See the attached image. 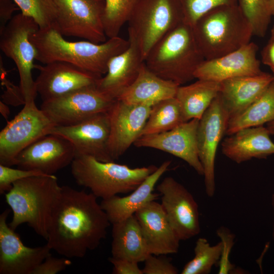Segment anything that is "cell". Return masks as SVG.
<instances>
[{"label":"cell","mask_w":274,"mask_h":274,"mask_svg":"<svg viewBox=\"0 0 274 274\" xmlns=\"http://www.w3.org/2000/svg\"><path fill=\"white\" fill-rule=\"evenodd\" d=\"M140 0H104L103 24L109 38L118 37Z\"/></svg>","instance_id":"1f68e13d"},{"label":"cell","mask_w":274,"mask_h":274,"mask_svg":"<svg viewBox=\"0 0 274 274\" xmlns=\"http://www.w3.org/2000/svg\"><path fill=\"white\" fill-rule=\"evenodd\" d=\"M66 257L57 258L50 254L33 270L32 274H56L72 264Z\"/></svg>","instance_id":"f35d334b"},{"label":"cell","mask_w":274,"mask_h":274,"mask_svg":"<svg viewBox=\"0 0 274 274\" xmlns=\"http://www.w3.org/2000/svg\"><path fill=\"white\" fill-rule=\"evenodd\" d=\"M39 29L38 25L32 18L21 13L13 16L0 30L1 50L16 65L25 104L35 101L38 94L32 76L37 50L30 42L29 36Z\"/></svg>","instance_id":"ba28073f"},{"label":"cell","mask_w":274,"mask_h":274,"mask_svg":"<svg viewBox=\"0 0 274 274\" xmlns=\"http://www.w3.org/2000/svg\"><path fill=\"white\" fill-rule=\"evenodd\" d=\"M160 203L180 241L189 239L200 232L198 206L192 194L171 177L157 186Z\"/></svg>","instance_id":"7c38bea8"},{"label":"cell","mask_w":274,"mask_h":274,"mask_svg":"<svg viewBox=\"0 0 274 274\" xmlns=\"http://www.w3.org/2000/svg\"><path fill=\"white\" fill-rule=\"evenodd\" d=\"M10 211L7 209L0 215V274H32L51 249L47 244L25 246L7 222Z\"/></svg>","instance_id":"2e32d148"},{"label":"cell","mask_w":274,"mask_h":274,"mask_svg":"<svg viewBox=\"0 0 274 274\" xmlns=\"http://www.w3.org/2000/svg\"><path fill=\"white\" fill-rule=\"evenodd\" d=\"M1 106V112L3 116L6 118L7 119L8 115L9 114L10 111L9 108L2 101L0 102Z\"/></svg>","instance_id":"ee69618b"},{"label":"cell","mask_w":274,"mask_h":274,"mask_svg":"<svg viewBox=\"0 0 274 274\" xmlns=\"http://www.w3.org/2000/svg\"><path fill=\"white\" fill-rule=\"evenodd\" d=\"M274 120V80L262 95L239 114L229 120L225 134L246 128L263 126Z\"/></svg>","instance_id":"f1b7e54d"},{"label":"cell","mask_w":274,"mask_h":274,"mask_svg":"<svg viewBox=\"0 0 274 274\" xmlns=\"http://www.w3.org/2000/svg\"><path fill=\"white\" fill-rule=\"evenodd\" d=\"M170 163V160L164 161L128 195L120 197L117 195L102 199L100 205L111 224L134 215L147 203L158 198L159 194L153 192L155 186Z\"/></svg>","instance_id":"cb8c5ba5"},{"label":"cell","mask_w":274,"mask_h":274,"mask_svg":"<svg viewBox=\"0 0 274 274\" xmlns=\"http://www.w3.org/2000/svg\"><path fill=\"white\" fill-rule=\"evenodd\" d=\"M95 1H97V2H102V1H104V0H94Z\"/></svg>","instance_id":"681fc988"},{"label":"cell","mask_w":274,"mask_h":274,"mask_svg":"<svg viewBox=\"0 0 274 274\" xmlns=\"http://www.w3.org/2000/svg\"><path fill=\"white\" fill-rule=\"evenodd\" d=\"M270 135L263 126L241 129L223 140L222 153L237 163L252 158H265L274 154V143Z\"/></svg>","instance_id":"d4e9b609"},{"label":"cell","mask_w":274,"mask_h":274,"mask_svg":"<svg viewBox=\"0 0 274 274\" xmlns=\"http://www.w3.org/2000/svg\"><path fill=\"white\" fill-rule=\"evenodd\" d=\"M228 118L219 94L199 120L197 142L198 156L203 168L206 193L213 197L216 191L215 163L219 143L226 133Z\"/></svg>","instance_id":"4fadbf2b"},{"label":"cell","mask_w":274,"mask_h":274,"mask_svg":"<svg viewBox=\"0 0 274 274\" xmlns=\"http://www.w3.org/2000/svg\"><path fill=\"white\" fill-rule=\"evenodd\" d=\"M274 36V24L271 29V36Z\"/></svg>","instance_id":"c3c4849f"},{"label":"cell","mask_w":274,"mask_h":274,"mask_svg":"<svg viewBox=\"0 0 274 274\" xmlns=\"http://www.w3.org/2000/svg\"><path fill=\"white\" fill-rule=\"evenodd\" d=\"M184 122L186 121L177 98L173 97L163 100L151 107L141 136L169 130Z\"/></svg>","instance_id":"f546056e"},{"label":"cell","mask_w":274,"mask_h":274,"mask_svg":"<svg viewBox=\"0 0 274 274\" xmlns=\"http://www.w3.org/2000/svg\"><path fill=\"white\" fill-rule=\"evenodd\" d=\"M205 60L219 57L251 42V25L237 4L216 7L200 17L192 26Z\"/></svg>","instance_id":"277c9868"},{"label":"cell","mask_w":274,"mask_h":274,"mask_svg":"<svg viewBox=\"0 0 274 274\" xmlns=\"http://www.w3.org/2000/svg\"><path fill=\"white\" fill-rule=\"evenodd\" d=\"M266 127L268 129L270 134L274 135V120L267 123Z\"/></svg>","instance_id":"bcb514c9"},{"label":"cell","mask_w":274,"mask_h":274,"mask_svg":"<svg viewBox=\"0 0 274 274\" xmlns=\"http://www.w3.org/2000/svg\"><path fill=\"white\" fill-rule=\"evenodd\" d=\"M0 72L2 84L5 85L7 87V90L3 95L5 100L14 99L15 104L24 105L25 100L20 87L14 85L7 78V72L4 67L1 56H0Z\"/></svg>","instance_id":"ab89813d"},{"label":"cell","mask_w":274,"mask_h":274,"mask_svg":"<svg viewBox=\"0 0 274 274\" xmlns=\"http://www.w3.org/2000/svg\"><path fill=\"white\" fill-rule=\"evenodd\" d=\"M61 188L54 175L31 176L14 182L5 193L6 201L13 213L10 227L15 230L26 223L46 240Z\"/></svg>","instance_id":"3957f363"},{"label":"cell","mask_w":274,"mask_h":274,"mask_svg":"<svg viewBox=\"0 0 274 274\" xmlns=\"http://www.w3.org/2000/svg\"><path fill=\"white\" fill-rule=\"evenodd\" d=\"M29 39L37 50L36 60L44 64L65 62L99 77L107 73L110 59L129 45L128 40L119 36L102 43L70 42L55 27L39 28L30 35Z\"/></svg>","instance_id":"7a4b0ae2"},{"label":"cell","mask_w":274,"mask_h":274,"mask_svg":"<svg viewBox=\"0 0 274 274\" xmlns=\"http://www.w3.org/2000/svg\"><path fill=\"white\" fill-rule=\"evenodd\" d=\"M199 120L193 119L161 133L143 135L134 143L137 147L159 150L180 159L203 176V168L198 156L197 132Z\"/></svg>","instance_id":"ac0fdd59"},{"label":"cell","mask_w":274,"mask_h":274,"mask_svg":"<svg viewBox=\"0 0 274 274\" xmlns=\"http://www.w3.org/2000/svg\"><path fill=\"white\" fill-rule=\"evenodd\" d=\"M258 46L250 42L241 48L219 57L204 60L194 73L195 79L218 82L262 72L257 58Z\"/></svg>","instance_id":"ffe728a7"},{"label":"cell","mask_w":274,"mask_h":274,"mask_svg":"<svg viewBox=\"0 0 274 274\" xmlns=\"http://www.w3.org/2000/svg\"><path fill=\"white\" fill-rule=\"evenodd\" d=\"M57 9L56 28L63 36L95 43L106 41L103 24L104 1L53 0Z\"/></svg>","instance_id":"8fae6325"},{"label":"cell","mask_w":274,"mask_h":274,"mask_svg":"<svg viewBox=\"0 0 274 274\" xmlns=\"http://www.w3.org/2000/svg\"><path fill=\"white\" fill-rule=\"evenodd\" d=\"M21 13L32 18L40 29L56 28L57 9L53 0H13Z\"/></svg>","instance_id":"d6a6232c"},{"label":"cell","mask_w":274,"mask_h":274,"mask_svg":"<svg viewBox=\"0 0 274 274\" xmlns=\"http://www.w3.org/2000/svg\"><path fill=\"white\" fill-rule=\"evenodd\" d=\"M157 168L153 165L131 168L88 155L76 156L71 164V173L77 183L102 199L131 192Z\"/></svg>","instance_id":"8992f818"},{"label":"cell","mask_w":274,"mask_h":274,"mask_svg":"<svg viewBox=\"0 0 274 274\" xmlns=\"http://www.w3.org/2000/svg\"><path fill=\"white\" fill-rule=\"evenodd\" d=\"M179 86L156 75L144 62L135 81L117 99L127 104L152 107L163 100L175 97Z\"/></svg>","instance_id":"484cf974"},{"label":"cell","mask_w":274,"mask_h":274,"mask_svg":"<svg viewBox=\"0 0 274 274\" xmlns=\"http://www.w3.org/2000/svg\"><path fill=\"white\" fill-rule=\"evenodd\" d=\"M271 204L273 211V223L272 226V237L273 241L274 242V194H272L271 197Z\"/></svg>","instance_id":"f6af8a7d"},{"label":"cell","mask_w":274,"mask_h":274,"mask_svg":"<svg viewBox=\"0 0 274 274\" xmlns=\"http://www.w3.org/2000/svg\"><path fill=\"white\" fill-rule=\"evenodd\" d=\"M222 248L221 242L215 245H211L206 238L199 237L194 248V257L185 265L181 273H209L213 266L218 263Z\"/></svg>","instance_id":"4dcf8cb0"},{"label":"cell","mask_w":274,"mask_h":274,"mask_svg":"<svg viewBox=\"0 0 274 274\" xmlns=\"http://www.w3.org/2000/svg\"><path fill=\"white\" fill-rule=\"evenodd\" d=\"M273 80V74L262 72L220 82L219 94L228 121L258 99Z\"/></svg>","instance_id":"7402d4cb"},{"label":"cell","mask_w":274,"mask_h":274,"mask_svg":"<svg viewBox=\"0 0 274 274\" xmlns=\"http://www.w3.org/2000/svg\"><path fill=\"white\" fill-rule=\"evenodd\" d=\"M128 41V48L110 59L107 73L96 83L100 90L116 99L135 81L144 62L134 40L129 36Z\"/></svg>","instance_id":"603a6c76"},{"label":"cell","mask_w":274,"mask_h":274,"mask_svg":"<svg viewBox=\"0 0 274 274\" xmlns=\"http://www.w3.org/2000/svg\"><path fill=\"white\" fill-rule=\"evenodd\" d=\"M272 16H274V0H268Z\"/></svg>","instance_id":"7dc6e473"},{"label":"cell","mask_w":274,"mask_h":274,"mask_svg":"<svg viewBox=\"0 0 274 274\" xmlns=\"http://www.w3.org/2000/svg\"><path fill=\"white\" fill-rule=\"evenodd\" d=\"M35 101L25 103L21 111L0 132V164L16 165L18 154L26 147L48 134L54 126Z\"/></svg>","instance_id":"9c48e42d"},{"label":"cell","mask_w":274,"mask_h":274,"mask_svg":"<svg viewBox=\"0 0 274 274\" xmlns=\"http://www.w3.org/2000/svg\"><path fill=\"white\" fill-rule=\"evenodd\" d=\"M143 274H177L178 268L164 257L150 254L145 260Z\"/></svg>","instance_id":"74e56055"},{"label":"cell","mask_w":274,"mask_h":274,"mask_svg":"<svg viewBox=\"0 0 274 274\" xmlns=\"http://www.w3.org/2000/svg\"><path fill=\"white\" fill-rule=\"evenodd\" d=\"M20 10L13 0H0V30L13 17V13Z\"/></svg>","instance_id":"b9f144b4"},{"label":"cell","mask_w":274,"mask_h":274,"mask_svg":"<svg viewBox=\"0 0 274 274\" xmlns=\"http://www.w3.org/2000/svg\"><path fill=\"white\" fill-rule=\"evenodd\" d=\"M220 89V82L203 79L179 86L175 97L181 104L185 121L200 120Z\"/></svg>","instance_id":"83f0119b"},{"label":"cell","mask_w":274,"mask_h":274,"mask_svg":"<svg viewBox=\"0 0 274 274\" xmlns=\"http://www.w3.org/2000/svg\"><path fill=\"white\" fill-rule=\"evenodd\" d=\"M49 175L37 170H27L0 164V193L5 194L13 184L22 179L35 176Z\"/></svg>","instance_id":"8d00e7d4"},{"label":"cell","mask_w":274,"mask_h":274,"mask_svg":"<svg viewBox=\"0 0 274 274\" xmlns=\"http://www.w3.org/2000/svg\"><path fill=\"white\" fill-rule=\"evenodd\" d=\"M112 225V257L145 261L151 254L135 215Z\"/></svg>","instance_id":"4316f807"},{"label":"cell","mask_w":274,"mask_h":274,"mask_svg":"<svg viewBox=\"0 0 274 274\" xmlns=\"http://www.w3.org/2000/svg\"><path fill=\"white\" fill-rule=\"evenodd\" d=\"M75 155V148L67 140L48 134L24 148L17 157L16 165L52 175L71 164Z\"/></svg>","instance_id":"e0dca14e"},{"label":"cell","mask_w":274,"mask_h":274,"mask_svg":"<svg viewBox=\"0 0 274 274\" xmlns=\"http://www.w3.org/2000/svg\"><path fill=\"white\" fill-rule=\"evenodd\" d=\"M183 22L192 26L196 21L213 9L224 5L237 4V0H178Z\"/></svg>","instance_id":"e575fe53"},{"label":"cell","mask_w":274,"mask_h":274,"mask_svg":"<svg viewBox=\"0 0 274 274\" xmlns=\"http://www.w3.org/2000/svg\"><path fill=\"white\" fill-rule=\"evenodd\" d=\"M134 215L151 254L161 256L178 252L180 240L160 203L150 201Z\"/></svg>","instance_id":"44dd1931"},{"label":"cell","mask_w":274,"mask_h":274,"mask_svg":"<svg viewBox=\"0 0 274 274\" xmlns=\"http://www.w3.org/2000/svg\"><path fill=\"white\" fill-rule=\"evenodd\" d=\"M91 192L63 186L53 210L47 245L68 258H82L106 238L110 222Z\"/></svg>","instance_id":"6da1fadb"},{"label":"cell","mask_w":274,"mask_h":274,"mask_svg":"<svg viewBox=\"0 0 274 274\" xmlns=\"http://www.w3.org/2000/svg\"><path fill=\"white\" fill-rule=\"evenodd\" d=\"M151 107L117 99L107 112L110 124L108 150L114 161L141 136Z\"/></svg>","instance_id":"9a60e30c"},{"label":"cell","mask_w":274,"mask_h":274,"mask_svg":"<svg viewBox=\"0 0 274 274\" xmlns=\"http://www.w3.org/2000/svg\"><path fill=\"white\" fill-rule=\"evenodd\" d=\"M35 68L40 71L35 84L37 93L43 101L94 85L101 78L61 61L52 62L44 65L35 64Z\"/></svg>","instance_id":"d6986e66"},{"label":"cell","mask_w":274,"mask_h":274,"mask_svg":"<svg viewBox=\"0 0 274 274\" xmlns=\"http://www.w3.org/2000/svg\"><path fill=\"white\" fill-rule=\"evenodd\" d=\"M182 22L178 0H140L127 22L128 36L135 41L144 61L152 48Z\"/></svg>","instance_id":"52a82bcc"},{"label":"cell","mask_w":274,"mask_h":274,"mask_svg":"<svg viewBox=\"0 0 274 274\" xmlns=\"http://www.w3.org/2000/svg\"><path fill=\"white\" fill-rule=\"evenodd\" d=\"M110 262L113 265V273L115 274H143L138 263L135 261L116 259L113 257L109 258Z\"/></svg>","instance_id":"60d3db41"},{"label":"cell","mask_w":274,"mask_h":274,"mask_svg":"<svg viewBox=\"0 0 274 274\" xmlns=\"http://www.w3.org/2000/svg\"><path fill=\"white\" fill-rule=\"evenodd\" d=\"M222 245V252L218 262L219 274H228L234 269L235 265L230 261L229 256L234 244L235 235L226 227L221 226L216 230Z\"/></svg>","instance_id":"d590c367"},{"label":"cell","mask_w":274,"mask_h":274,"mask_svg":"<svg viewBox=\"0 0 274 274\" xmlns=\"http://www.w3.org/2000/svg\"><path fill=\"white\" fill-rule=\"evenodd\" d=\"M116 100L103 92L95 84L43 101L40 109L55 126H70L108 112Z\"/></svg>","instance_id":"30bf717a"},{"label":"cell","mask_w":274,"mask_h":274,"mask_svg":"<svg viewBox=\"0 0 274 274\" xmlns=\"http://www.w3.org/2000/svg\"><path fill=\"white\" fill-rule=\"evenodd\" d=\"M204 60L192 27L182 22L152 48L144 62L156 75L180 86L195 79V72Z\"/></svg>","instance_id":"5b68a950"},{"label":"cell","mask_w":274,"mask_h":274,"mask_svg":"<svg viewBox=\"0 0 274 274\" xmlns=\"http://www.w3.org/2000/svg\"><path fill=\"white\" fill-rule=\"evenodd\" d=\"M261 61L268 66L274 75V36L270 39L261 52Z\"/></svg>","instance_id":"7bdbcfd3"},{"label":"cell","mask_w":274,"mask_h":274,"mask_svg":"<svg viewBox=\"0 0 274 274\" xmlns=\"http://www.w3.org/2000/svg\"><path fill=\"white\" fill-rule=\"evenodd\" d=\"M110 124L107 112L93 115L73 125L54 126L49 134L67 140L74 146L76 156L88 155L98 160L114 161L108 150Z\"/></svg>","instance_id":"5bb4252c"},{"label":"cell","mask_w":274,"mask_h":274,"mask_svg":"<svg viewBox=\"0 0 274 274\" xmlns=\"http://www.w3.org/2000/svg\"><path fill=\"white\" fill-rule=\"evenodd\" d=\"M241 11L252 26L254 35L263 37L272 16L268 0H237Z\"/></svg>","instance_id":"836d02e7"}]
</instances>
